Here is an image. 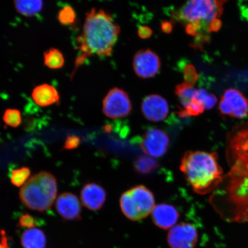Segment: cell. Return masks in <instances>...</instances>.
I'll return each mask as SVG.
<instances>
[{
  "label": "cell",
  "mask_w": 248,
  "mask_h": 248,
  "mask_svg": "<svg viewBox=\"0 0 248 248\" xmlns=\"http://www.w3.org/2000/svg\"><path fill=\"white\" fill-rule=\"evenodd\" d=\"M120 32L119 25L102 9L92 8L86 14L81 33L78 38L79 55L76 69L93 55L106 58L113 52Z\"/></svg>",
  "instance_id": "1"
},
{
  "label": "cell",
  "mask_w": 248,
  "mask_h": 248,
  "mask_svg": "<svg viewBox=\"0 0 248 248\" xmlns=\"http://www.w3.org/2000/svg\"><path fill=\"white\" fill-rule=\"evenodd\" d=\"M141 111L145 119L159 122L165 119L169 113V106L166 99L157 94H152L144 99Z\"/></svg>",
  "instance_id": "13"
},
{
  "label": "cell",
  "mask_w": 248,
  "mask_h": 248,
  "mask_svg": "<svg viewBox=\"0 0 248 248\" xmlns=\"http://www.w3.org/2000/svg\"><path fill=\"white\" fill-rule=\"evenodd\" d=\"M216 153L188 151L183 157L180 170L195 193L205 195L216 190L224 174Z\"/></svg>",
  "instance_id": "2"
},
{
  "label": "cell",
  "mask_w": 248,
  "mask_h": 248,
  "mask_svg": "<svg viewBox=\"0 0 248 248\" xmlns=\"http://www.w3.org/2000/svg\"><path fill=\"white\" fill-rule=\"evenodd\" d=\"M80 139L78 136H69L64 142V148L66 150H74L79 146Z\"/></svg>",
  "instance_id": "29"
},
{
  "label": "cell",
  "mask_w": 248,
  "mask_h": 248,
  "mask_svg": "<svg viewBox=\"0 0 248 248\" xmlns=\"http://www.w3.org/2000/svg\"><path fill=\"white\" fill-rule=\"evenodd\" d=\"M184 77L185 82L191 86L195 85L198 80V74L193 66L187 65L184 69Z\"/></svg>",
  "instance_id": "27"
},
{
  "label": "cell",
  "mask_w": 248,
  "mask_h": 248,
  "mask_svg": "<svg viewBox=\"0 0 248 248\" xmlns=\"http://www.w3.org/2000/svg\"><path fill=\"white\" fill-rule=\"evenodd\" d=\"M57 193V179L50 172L41 171L31 177L21 188L19 198L28 209L43 213L51 208Z\"/></svg>",
  "instance_id": "3"
},
{
  "label": "cell",
  "mask_w": 248,
  "mask_h": 248,
  "mask_svg": "<svg viewBox=\"0 0 248 248\" xmlns=\"http://www.w3.org/2000/svg\"><path fill=\"white\" fill-rule=\"evenodd\" d=\"M121 209L131 221H140L150 215L155 207L154 195L145 186L140 185L124 193L120 198Z\"/></svg>",
  "instance_id": "6"
},
{
  "label": "cell",
  "mask_w": 248,
  "mask_h": 248,
  "mask_svg": "<svg viewBox=\"0 0 248 248\" xmlns=\"http://www.w3.org/2000/svg\"><path fill=\"white\" fill-rule=\"evenodd\" d=\"M198 236L197 229L193 225L181 223L170 229L167 242L170 248H194Z\"/></svg>",
  "instance_id": "10"
},
{
  "label": "cell",
  "mask_w": 248,
  "mask_h": 248,
  "mask_svg": "<svg viewBox=\"0 0 248 248\" xmlns=\"http://www.w3.org/2000/svg\"><path fill=\"white\" fill-rule=\"evenodd\" d=\"M222 5L217 0H188L176 12L175 18L186 27L188 35L199 39L201 31L206 28L215 18L221 17Z\"/></svg>",
  "instance_id": "4"
},
{
  "label": "cell",
  "mask_w": 248,
  "mask_h": 248,
  "mask_svg": "<svg viewBox=\"0 0 248 248\" xmlns=\"http://www.w3.org/2000/svg\"><path fill=\"white\" fill-rule=\"evenodd\" d=\"M20 241L23 248H45L46 244L45 232L37 228L26 229L21 235Z\"/></svg>",
  "instance_id": "17"
},
{
  "label": "cell",
  "mask_w": 248,
  "mask_h": 248,
  "mask_svg": "<svg viewBox=\"0 0 248 248\" xmlns=\"http://www.w3.org/2000/svg\"><path fill=\"white\" fill-rule=\"evenodd\" d=\"M226 156L229 172L248 179V123L237 127L229 134Z\"/></svg>",
  "instance_id": "5"
},
{
  "label": "cell",
  "mask_w": 248,
  "mask_h": 248,
  "mask_svg": "<svg viewBox=\"0 0 248 248\" xmlns=\"http://www.w3.org/2000/svg\"><path fill=\"white\" fill-rule=\"evenodd\" d=\"M197 89L194 88L185 82L176 86L175 94L178 96L180 103L183 107L181 109H185L191 104L193 99L196 97Z\"/></svg>",
  "instance_id": "20"
},
{
  "label": "cell",
  "mask_w": 248,
  "mask_h": 248,
  "mask_svg": "<svg viewBox=\"0 0 248 248\" xmlns=\"http://www.w3.org/2000/svg\"><path fill=\"white\" fill-rule=\"evenodd\" d=\"M77 15L75 10L70 5L62 8L58 15L60 23L64 26H73L76 23Z\"/></svg>",
  "instance_id": "22"
},
{
  "label": "cell",
  "mask_w": 248,
  "mask_h": 248,
  "mask_svg": "<svg viewBox=\"0 0 248 248\" xmlns=\"http://www.w3.org/2000/svg\"><path fill=\"white\" fill-rule=\"evenodd\" d=\"M43 60L45 66L52 70L62 69L65 62L63 54L60 49L55 48H51L45 51Z\"/></svg>",
  "instance_id": "19"
},
{
  "label": "cell",
  "mask_w": 248,
  "mask_h": 248,
  "mask_svg": "<svg viewBox=\"0 0 248 248\" xmlns=\"http://www.w3.org/2000/svg\"><path fill=\"white\" fill-rule=\"evenodd\" d=\"M37 223L35 218L30 214H25L18 219V226L27 229L36 228Z\"/></svg>",
  "instance_id": "28"
},
{
  "label": "cell",
  "mask_w": 248,
  "mask_h": 248,
  "mask_svg": "<svg viewBox=\"0 0 248 248\" xmlns=\"http://www.w3.org/2000/svg\"><path fill=\"white\" fill-rule=\"evenodd\" d=\"M140 145L148 156L159 157L163 156L168 150L170 139L162 130L150 128L142 135Z\"/></svg>",
  "instance_id": "9"
},
{
  "label": "cell",
  "mask_w": 248,
  "mask_h": 248,
  "mask_svg": "<svg viewBox=\"0 0 248 248\" xmlns=\"http://www.w3.org/2000/svg\"><path fill=\"white\" fill-rule=\"evenodd\" d=\"M30 175L31 170L29 167H24L14 170L11 173V182L16 187H21L26 184Z\"/></svg>",
  "instance_id": "23"
},
{
  "label": "cell",
  "mask_w": 248,
  "mask_h": 248,
  "mask_svg": "<svg viewBox=\"0 0 248 248\" xmlns=\"http://www.w3.org/2000/svg\"><path fill=\"white\" fill-rule=\"evenodd\" d=\"M55 209L64 221H78L81 219V203L75 194L63 193L59 195L56 200Z\"/></svg>",
  "instance_id": "12"
},
{
  "label": "cell",
  "mask_w": 248,
  "mask_h": 248,
  "mask_svg": "<svg viewBox=\"0 0 248 248\" xmlns=\"http://www.w3.org/2000/svg\"><path fill=\"white\" fill-rule=\"evenodd\" d=\"M158 55L150 49H142L136 52L133 58V69L141 78H150L156 75L160 69Z\"/></svg>",
  "instance_id": "11"
},
{
  "label": "cell",
  "mask_w": 248,
  "mask_h": 248,
  "mask_svg": "<svg viewBox=\"0 0 248 248\" xmlns=\"http://www.w3.org/2000/svg\"><path fill=\"white\" fill-rule=\"evenodd\" d=\"M153 34V31L150 28L142 26L139 28L138 30V35L142 39H147L151 36Z\"/></svg>",
  "instance_id": "31"
},
{
  "label": "cell",
  "mask_w": 248,
  "mask_h": 248,
  "mask_svg": "<svg viewBox=\"0 0 248 248\" xmlns=\"http://www.w3.org/2000/svg\"><path fill=\"white\" fill-rule=\"evenodd\" d=\"M205 109L203 104L195 97L187 108L179 111V114L182 117L197 116L202 114Z\"/></svg>",
  "instance_id": "24"
},
{
  "label": "cell",
  "mask_w": 248,
  "mask_h": 248,
  "mask_svg": "<svg viewBox=\"0 0 248 248\" xmlns=\"http://www.w3.org/2000/svg\"><path fill=\"white\" fill-rule=\"evenodd\" d=\"M0 248H8L7 241L5 236L2 238V241L0 243Z\"/></svg>",
  "instance_id": "33"
},
{
  "label": "cell",
  "mask_w": 248,
  "mask_h": 248,
  "mask_svg": "<svg viewBox=\"0 0 248 248\" xmlns=\"http://www.w3.org/2000/svg\"><path fill=\"white\" fill-rule=\"evenodd\" d=\"M80 195L82 205L93 211L100 210L107 197L104 188L95 183H90L83 186Z\"/></svg>",
  "instance_id": "14"
},
{
  "label": "cell",
  "mask_w": 248,
  "mask_h": 248,
  "mask_svg": "<svg viewBox=\"0 0 248 248\" xmlns=\"http://www.w3.org/2000/svg\"><path fill=\"white\" fill-rule=\"evenodd\" d=\"M14 7L18 14L26 17H32L42 11L43 0H14Z\"/></svg>",
  "instance_id": "18"
},
{
  "label": "cell",
  "mask_w": 248,
  "mask_h": 248,
  "mask_svg": "<svg viewBox=\"0 0 248 248\" xmlns=\"http://www.w3.org/2000/svg\"><path fill=\"white\" fill-rule=\"evenodd\" d=\"M133 166L136 171L140 174L146 175L156 170L159 167V164L153 157L141 156L135 160Z\"/></svg>",
  "instance_id": "21"
},
{
  "label": "cell",
  "mask_w": 248,
  "mask_h": 248,
  "mask_svg": "<svg viewBox=\"0 0 248 248\" xmlns=\"http://www.w3.org/2000/svg\"><path fill=\"white\" fill-rule=\"evenodd\" d=\"M196 97L207 110L211 109L215 107L217 102V99L215 95L203 89H197Z\"/></svg>",
  "instance_id": "26"
},
{
  "label": "cell",
  "mask_w": 248,
  "mask_h": 248,
  "mask_svg": "<svg viewBox=\"0 0 248 248\" xmlns=\"http://www.w3.org/2000/svg\"><path fill=\"white\" fill-rule=\"evenodd\" d=\"M102 105L105 115L113 119L128 116L132 110L128 94L123 89L117 88H114L108 93Z\"/></svg>",
  "instance_id": "7"
},
{
  "label": "cell",
  "mask_w": 248,
  "mask_h": 248,
  "mask_svg": "<svg viewBox=\"0 0 248 248\" xmlns=\"http://www.w3.org/2000/svg\"><path fill=\"white\" fill-rule=\"evenodd\" d=\"M2 120L6 125L12 128H17L22 122L20 111L16 108H7L3 115Z\"/></svg>",
  "instance_id": "25"
},
{
  "label": "cell",
  "mask_w": 248,
  "mask_h": 248,
  "mask_svg": "<svg viewBox=\"0 0 248 248\" xmlns=\"http://www.w3.org/2000/svg\"><path fill=\"white\" fill-rule=\"evenodd\" d=\"M162 30L164 32L169 33L171 31L172 27L170 23L166 22L162 24Z\"/></svg>",
  "instance_id": "32"
},
{
  "label": "cell",
  "mask_w": 248,
  "mask_h": 248,
  "mask_svg": "<svg viewBox=\"0 0 248 248\" xmlns=\"http://www.w3.org/2000/svg\"><path fill=\"white\" fill-rule=\"evenodd\" d=\"M32 98L36 105L40 107H46L58 103L60 95L53 86L43 83L33 89Z\"/></svg>",
  "instance_id": "16"
},
{
  "label": "cell",
  "mask_w": 248,
  "mask_h": 248,
  "mask_svg": "<svg viewBox=\"0 0 248 248\" xmlns=\"http://www.w3.org/2000/svg\"><path fill=\"white\" fill-rule=\"evenodd\" d=\"M222 27V21L219 18H215L210 23L209 27V32H217L221 29Z\"/></svg>",
  "instance_id": "30"
},
{
  "label": "cell",
  "mask_w": 248,
  "mask_h": 248,
  "mask_svg": "<svg viewBox=\"0 0 248 248\" xmlns=\"http://www.w3.org/2000/svg\"><path fill=\"white\" fill-rule=\"evenodd\" d=\"M219 109L223 115L244 119L248 114V101L240 91L229 89L225 91L220 101Z\"/></svg>",
  "instance_id": "8"
},
{
  "label": "cell",
  "mask_w": 248,
  "mask_h": 248,
  "mask_svg": "<svg viewBox=\"0 0 248 248\" xmlns=\"http://www.w3.org/2000/svg\"><path fill=\"white\" fill-rule=\"evenodd\" d=\"M152 219L158 227L165 229H171L179 218V214L175 207L168 204H159L155 206L152 212Z\"/></svg>",
  "instance_id": "15"
}]
</instances>
